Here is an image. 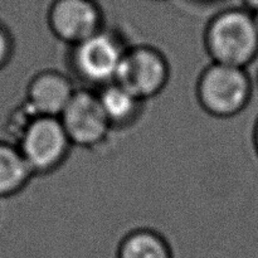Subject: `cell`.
<instances>
[{"label":"cell","mask_w":258,"mask_h":258,"mask_svg":"<svg viewBox=\"0 0 258 258\" xmlns=\"http://www.w3.org/2000/svg\"><path fill=\"white\" fill-rule=\"evenodd\" d=\"M253 18H254V24H256L257 33H258V12L257 13H253Z\"/></svg>","instance_id":"15"},{"label":"cell","mask_w":258,"mask_h":258,"mask_svg":"<svg viewBox=\"0 0 258 258\" xmlns=\"http://www.w3.org/2000/svg\"><path fill=\"white\" fill-rule=\"evenodd\" d=\"M14 53V39L10 30L0 23V71L10 62Z\"/></svg>","instance_id":"12"},{"label":"cell","mask_w":258,"mask_h":258,"mask_svg":"<svg viewBox=\"0 0 258 258\" xmlns=\"http://www.w3.org/2000/svg\"><path fill=\"white\" fill-rule=\"evenodd\" d=\"M246 7L248 8L249 12L257 13L258 12V0H243Z\"/></svg>","instance_id":"13"},{"label":"cell","mask_w":258,"mask_h":258,"mask_svg":"<svg viewBox=\"0 0 258 258\" xmlns=\"http://www.w3.org/2000/svg\"><path fill=\"white\" fill-rule=\"evenodd\" d=\"M257 85H258V75H257Z\"/></svg>","instance_id":"17"},{"label":"cell","mask_w":258,"mask_h":258,"mask_svg":"<svg viewBox=\"0 0 258 258\" xmlns=\"http://www.w3.org/2000/svg\"><path fill=\"white\" fill-rule=\"evenodd\" d=\"M155 2H163V0H155Z\"/></svg>","instance_id":"16"},{"label":"cell","mask_w":258,"mask_h":258,"mask_svg":"<svg viewBox=\"0 0 258 258\" xmlns=\"http://www.w3.org/2000/svg\"><path fill=\"white\" fill-rule=\"evenodd\" d=\"M117 258H173V252L160 233L149 228H138L123 237Z\"/></svg>","instance_id":"11"},{"label":"cell","mask_w":258,"mask_h":258,"mask_svg":"<svg viewBox=\"0 0 258 258\" xmlns=\"http://www.w3.org/2000/svg\"><path fill=\"white\" fill-rule=\"evenodd\" d=\"M47 23L52 34L68 47L105 28L102 10L95 0H53Z\"/></svg>","instance_id":"7"},{"label":"cell","mask_w":258,"mask_h":258,"mask_svg":"<svg viewBox=\"0 0 258 258\" xmlns=\"http://www.w3.org/2000/svg\"><path fill=\"white\" fill-rule=\"evenodd\" d=\"M103 113L112 130L133 126L141 116L144 101L117 82H111L96 90Z\"/></svg>","instance_id":"9"},{"label":"cell","mask_w":258,"mask_h":258,"mask_svg":"<svg viewBox=\"0 0 258 258\" xmlns=\"http://www.w3.org/2000/svg\"><path fill=\"white\" fill-rule=\"evenodd\" d=\"M34 176L17 144L0 140V198L20 193Z\"/></svg>","instance_id":"10"},{"label":"cell","mask_w":258,"mask_h":258,"mask_svg":"<svg viewBox=\"0 0 258 258\" xmlns=\"http://www.w3.org/2000/svg\"><path fill=\"white\" fill-rule=\"evenodd\" d=\"M15 144L34 176L60 168L73 146L59 117L49 116L33 118Z\"/></svg>","instance_id":"4"},{"label":"cell","mask_w":258,"mask_h":258,"mask_svg":"<svg viewBox=\"0 0 258 258\" xmlns=\"http://www.w3.org/2000/svg\"><path fill=\"white\" fill-rule=\"evenodd\" d=\"M59 120L72 145L78 148H97L112 131L92 88H77Z\"/></svg>","instance_id":"6"},{"label":"cell","mask_w":258,"mask_h":258,"mask_svg":"<svg viewBox=\"0 0 258 258\" xmlns=\"http://www.w3.org/2000/svg\"><path fill=\"white\" fill-rule=\"evenodd\" d=\"M254 146H256V151L258 154V121L256 123V127H254Z\"/></svg>","instance_id":"14"},{"label":"cell","mask_w":258,"mask_h":258,"mask_svg":"<svg viewBox=\"0 0 258 258\" xmlns=\"http://www.w3.org/2000/svg\"><path fill=\"white\" fill-rule=\"evenodd\" d=\"M204 45L212 62L246 68L258 55V33L253 13L231 8L209 20Z\"/></svg>","instance_id":"1"},{"label":"cell","mask_w":258,"mask_h":258,"mask_svg":"<svg viewBox=\"0 0 258 258\" xmlns=\"http://www.w3.org/2000/svg\"><path fill=\"white\" fill-rule=\"evenodd\" d=\"M76 90L67 75L57 70H43L30 78L24 102L35 115L59 117Z\"/></svg>","instance_id":"8"},{"label":"cell","mask_w":258,"mask_h":258,"mask_svg":"<svg viewBox=\"0 0 258 258\" xmlns=\"http://www.w3.org/2000/svg\"><path fill=\"white\" fill-rule=\"evenodd\" d=\"M128 47L120 33L102 28L87 39L70 47V68L85 87L98 90L115 82Z\"/></svg>","instance_id":"2"},{"label":"cell","mask_w":258,"mask_h":258,"mask_svg":"<svg viewBox=\"0 0 258 258\" xmlns=\"http://www.w3.org/2000/svg\"><path fill=\"white\" fill-rule=\"evenodd\" d=\"M170 77V66L154 45H130L122 58L115 82L144 102L164 91Z\"/></svg>","instance_id":"5"},{"label":"cell","mask_w":258,"mask_h":258,"mask_svg":"<svg viewBox=\"0 0 258 258\" xmlns=\"http://www.w3.org/2000/svg\"><path fill=\"white\" fill-rule=\"evenodd\" d=\"M197 98L208 115L231 118L246 108L252 96V82L246 68L212 62L197 81Z\"/></svg>","instance_id":"3"}]
</instances>
